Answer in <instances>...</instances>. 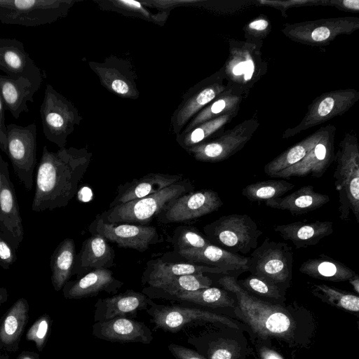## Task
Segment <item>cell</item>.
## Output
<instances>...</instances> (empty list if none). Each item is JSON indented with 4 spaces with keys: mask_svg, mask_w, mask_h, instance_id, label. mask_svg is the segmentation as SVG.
<instances>
[{
    "mask_svg": "<svg viewBox=\"0 0 359 359\" xmlns=\"http://www.w3.org/2000/svg\"><path fill=\"white\" fill-rule=\"evenodd\" d=\"M93 335L99 339L118 343L149 344L154 339L151 329L143 322L129 318H116L95 322Z\"/></svg>",
    "mask_w": 359,
    "mask_h": 359,
    "instance_id": "44dd1931",
    "label": "cell"
},
{
    "mask_svg": "<svg viewBox=\"0 0 359 359\" xmlns=\"http://www.w3.org/2000/svg\"><path fill=\"white\" fill-rule=\"evenodd\" d=\"M27 300L20 298L8 309L0 320V353H15L29 320Z\"/></svg>",
    "mask_w": 359,
    "mask_h": 359,
    "instance_id": "83f0119b",
    "label": "cell"
},
{
    "mask_svg": "<svg viewBox=\"0 0 359 359\" xmlns=\"http://www.w3.org/2000/svg\"><path fill=\"white\" fill-rule=\"evenodd\" d=\"M123 285L109 269H97L74 280H69L62 290L65 298L80 299L95 297L101 292L116 294Z\"/></svg>",
    "mask_w": 359,
    "mask_h": 359,
    "instance_id": "cb8c5ba5",
    "label": "cell"
},
{
    "mask_svg": "<svg viewBox=\"0 0 359 359\" xmlns=\"http://www.w3.org/2000/svg\"><path fill=\"white\" fill-rule=\"evenodd\" d=\"M0 69L12 79H43L41 69L16 39L0 38Z\"/></svg>",
    "mask_w": 359,
    "mask_h": 359,
    "instance_id": "603a6c76",
    "label": "cell"
},
{
    "mask_svg": "<svg viewBox=\"0 0 359 359\" xmlns=\"http://www.w3.org/2000/svg\"><path fill=\"white\" fill-rule=\"evenodd\" d=\"M234 276L224 275L217 283L237 299L235 313L259 337L294 341L297 322L289 310L262 300L242 288Z\"/></svg>",
    "mask_w": 359,
    "mask_h": 359,
    "instance_id": "7a4b0ae2",
    "label": "cell"
},
{
    "mask_svg": "<svg viewBox=\"0 0 359 359\" xmlns=\"http://www.w3.org/2000/svg\"><path fill=\"white\" fill-rule=\"evenodd\" d=\"M0 359H9L8 353H0Z\"/></svg>",
    "mask_w": 359,
    "mask_h": 359,
    "instance_id": "680465c9",
    "label": "cell"
},
{
    "mask_svg": "<svg viewBox=\"0 0 359 359\" xmlns=\"http://www.w3.org/2000/svg\"><path fill=\"white\" fill-rule=\"evenodd\" d=\"M262 45L245 40H229V56L222 67L227 86L248 95L267 71V63L261 51Z\"/></svg>",
    "mask_w": 359,
    "mask_h": 359,
    "instance_id": "5b68a950",
    "label": "cell"
},
{
    "mask_svg": "<svg viewBox=\"0 0 359 359\" xmlns=\"http://www.w3.org/2000/svg\"><path fill=\"white\" fill-rule=\"evenodd\" d=\"M170 242L175 252L190 248H201L210 244L196 228L190 225L177 226L170 238Z\"/></svg>",
    "mask_w": 359,
    "mask_h": 359,
    "instance_id": "b9f144b4",
    "label": "cell"
},
{
    "mask_svg": "<svg viewBox=\"0 0 359 359\" xmlns=\"http://www.w3.org/2000/svg\"><path fill=\"white\" fill-rule=\"evenodd\" d=\"M273 230L284 240L291 241L296 249H299L317 245L331 235L334 229L332 221L317 220L276 225Z\"/></svg>",
    "mask_w": 359,
    "mask_h": 359,
    "instance_id": "f546056e",
    "label": "cell"
},
{
    "mask_svg": "<svg viewBox=\"0 0 359 359\" xmlns=\"http://www.w3.org/2000/svg\"><path fill=\"white\" fill-rule=\"evenodd\" d=\"M194 191L189 180L183 179L157 193L109 208L98 216L106 222L146 226L177 198Z\"/></svg>",
    "mask_w": 359,
    "mask_h": 359,
    "instance_id": "3957f363",
    "label": "cell"
},
{
    "mask_svg": "<svg viewBox=\"0 0 359 359\" xmlns=\"http://www.w3.org/2000/svg\"><path fill=\"white\" fill-rule=\"evenodd\" d=\"M334 6L339 10L359 12V1L358 0H328L327 6Z\"/></svg>",
    "mask_w": 359,
    "mask_h": 359,
    "instance_id": "f907efd6",
    "label": "cell"
},
{
    "mask_svg": "<svg viewBox=\"0 0 359 359\" xmlns=\"http://www.w3.org/2000/svg\"><path fill=\"white\" fill-rule=\"evenodd\" d=\"M152 299L143 292L129 289L123 292L99 299L95 304L94 321L116 318H135L140 311L147 310Z\"/></svg>",
    "mask_w": 359,
    "mask_h": 359,
    "instance_id": "7402d4cb",
    "label": "cell"
},
{
    "mask_svg": "<svg viewBox=\"0 0 359 359\" xmlns=\"http://www.w3.org/2000/svg\"><path fill=\"white\" fill-rule=\"evenodd\" d=\"M88 65L109 91L124 98L139 97L137 77L128 61L111 56L102 62L91 61Z\"/></svg>",
    "mask_w": 359,
    "mask_h": 359,
    "instance_id": "ac0fdd59",
    "label": "cell"
},
{
    "mask_svg": "<svg viewBox=\"0 0 359 359\" xmlns=\"http://www.w3.org/2000/svg\"><path fill=\"white\" fill-rule=\"evenodd\" d=\"M72 0H0V22L6 25L36 27L66 16Z\"/></svg>",
    "mask_w": 359,
    "mask_h": 359,
    "instance_id": "ba28073f",
    "label": "cell"
},
{
    "mask_svg": "<svg viewBox=\"0 0 359 359\" xmlns=\"http://www.w3.org/2000/svg\"><path fill=\"white\" fill-rule=\"evenodd\" d=\"M293 251L292 247L269 238L248 257L247 271L285 290L292 278Z\"/></svg>",
    "mask_w": 359,
    "mask_h": 359,
    "instance_id": "52a82bcc",
    "label": "cell"
},
{
    "mask_svg": "<svg viewBox=\"0 0 359 359\" xmlns=\"http://www.w3.org/2000/svg\"><path fill=\"white\" fill-rule=\"evenodd\" d=\"M333 177L339 193L340 219L348 221L351 212L359 222V145L356 136L346 133L334 156Z\"/></svg>",
    "mask_w": 359,
    "mask_h": 359,
    "instance_id": "277c9868",
    "label": "cell"
},
{
    "mask_svg": "<svg viewBox=\"0 0 359 359\" xmlns=\"http://www.w3.org/2000/svg\"><path fill=\"white\" fill-rule=\"evenodd\" d=\"M349 283L352 285L353 290L357 294L359 293V276L356 273L354 276L348 280Z\"/></svg>",
    "mask_w": 359,
    "mask_h": 359,
    "instance_id": "11a10c76",
    "label": "cell"
},
{
    "mask_svg": "<svg viewBox=\"0 0 359 359\" xmlns=\"http://www.w3.org/2000/svg\"><path fill=\"white\" fill-rule=\"evenodd\" d=\"M53 320L49 315L43 313L32 325L26 333L27 341L34 342L39 351H42L51 332Z\"/></svg>",
    "mask_w": 359,
    "mask_h": 359,
    "instance_id": "ee69618b",
    "label": "cell"
},
{
    "mask_svg": "<svg viewBox=\"0 0 359 359\" xmlns=\"http://www.w3.org/2000/svg\"><path fill=\"white\" fill-rule=\"evenodd\" d=\"M182 180V174L170 175L159 172H151L140 178L133 179L118 186L117 195L110 203L109 208L157 193Z\"/></svg>",
    "mask_w": 359,
    "mask_h": 359,
    "instance_id": "484cf974",
    "label": "cell"
},
{
    "mask_svg": "<svg viewBox=\"0 0 359 359\" xmlns=\"http://www.w3.org/2000/svg\"><path fill=\"white\" fill-rule=\"evenodd\" d=\"M259 126L256 118L246 119L217 137L186 151L198 161H223L241 150L252 137Z\"/></svg>",
    "mask_w": 359,
    "mask_h": 359,
    "instance_id": "4fadbf2b",
    "label": "cell"
},
{
    "mask_svg": "<svg viewBox=\"0 0 359 359\" xmlns=\"http://www.w3.org/2000/svg\"><path fill=\"white\" fill-rule=\"evenodd\" d=\"M40 355L39 353L33 352V351H24L20 353L18 356L15 359H39Z\"/></svg>",
    "mask_w": 359,
    "mask_h": 359,
    "instance_id": "db71d44e",
    "label": "cell"
},
{
    "mask_svg": "<svg viewBox=\"0 0 359 359\" xmlns=\"http://www.w3.org/2000/svg\"><path fill=\"white\" fill-rule=\"evenodd\" d=\"M245 97L246 95L242 91L228 86L224 91L194 116L181 133L188 132L198 125L220 116L238 114Z\"/></svg>",
    "mask_w": 359,
    "mask_h": 359,
    "instance_id": "836d02e7",
    "label": "cell"
},
{
    "mask_svg": "<svg viewBox=\"0 0 359 359\" xmlns=\"http://www.w3.org/2000/svg\"><path fill=\"white\" fill-rule=\"evenodd\" d=\"M222 205L223 202L218 193L204 189L182 195L157 217L163 224L188 223L217 211Z\"/></svg>",
    "mask_w": 359,
    "mask_h": 359,
    "instance_id": "e0dca14e",
    "label": "cell"
},
{
    "mask_svg": "<svg viewBox=\"0 0 359 359\" xmlns=\"http://www.w3.org/2000/svg\"><path fill=\"white\" fill-rule=\"evenodd\" d=\"M14 172L27 190L34 183V170L36 165V126L15 123L6 125V152Z\"/></svg>",
    "mask_w": 359,
    "mask_h": 359,
    "instance_id": "8fae6325",
    "label": "cell"
},
{
    "mask_svg": "<svg viewBox=\"0 0 359 359\" xmlns=\"http://www.w3.org/2000/svg\"><path fill=\"white\" fill-rule=\"evenodd\" d=\"M238 285L250 294L271 299L280 300L285 290L261 278L250 274L245 278L237 280Z\"/></svg>",
    "mask_w": 359,
    "mask_h": 359,
    "instance_id": "7bdbcfd3",
    "label": "cell"
},
{
    "mask_svg": "<svg viewBox=\"0 0 359 359\" xmlns=\"http://www.w3.org/2000/svg\"><path fill=\"white\" fill-rule=\"evenodd\" d=\"M0 232L18 251L24 238L22 220L8 163L4 166L0 190Z\"/></svg>",
    "mask_w": 359,
    "mask_h": 359,
    "instance_id": "ffe728a7",
    "label": "cell"
},
{
    "mask_svg": "<svg viewBox=\"0 0 359 359\" xmlns=\"http://www.w3.org/2000/svg\"><path fill=\"white\" fill-rule=\"evenodd\" d=\"M41 82L0 75V92L5 109L15 118H18L22 112H28L27 102H34V95L40 88Z\"/></svg>",
    "mask_w": 359,
    "mask_h": 359,
    "instance_id": "f1b7e54d",
    "label": "cell"
},
{
    "mask_svg": "<svg viewBox=\"0 0 359 359\" xmlns=\"http://www.w3.org/2000/svg\"><path fill=\"white\" fill-rule=\"evenodd\" d=\"M331 126L332 125L329 124L320 128L298 143L285 150L265 165L264 172L267 175L273 177L275 174L300 161L325 135Z\"/></svg>",
    "mask_w": 359,
    "mask_h": 359,
    "instance_id": "e575fe53",
    "label": "cell"
},
{
    "mask_svg": "<svg viewBox=\"0 0 359 359\" xmlns=\"http://www.w3.org/2000/svg\"><path fill=\"white\" fill-rule=\"evenodd\" d=\"M155 330L177 333L198 323H221L233 328L238 325L225 316L194 307L158 304L151 302L146 310Z\"/></svg>",
    "mask_w": 359,
    "mask_h": 359,
    "instance_id": "5bb4252c",
    "label": "cell"
},
{
    "mask_svg": "<svg viewBox=\"0 0 359 359\" xmlns=\"http://www.w3.org/2000/svg\"><path fill=\"white\" fill-rule=\"evenodd\" d=\"M245 41L263 43L271 30V24L267 16L260 15L248 22L243 28Z\"/></svg>",
    "mask_w": 359,
    "mask_h": 359,
    "instance_id": "f6af8a7d",
    "label": "cell"
},
{
    "mask_svg": "<svg viewBox=\"0 0 359 359\" xmlns=\"http://www.w3.org/2000/svg\"><path fill=\"white\" fill-rule=\"evenodd\" d=\"M205 238L231 253L247 255L258 245L263 231L246 214L223 215L203 227Z\"/></svg>",
    "mask_w": 359,
    "mask_h": 359,
    "instance_id": "8992f818",
    "label": "cell"
},
{
    "mask_svg": "<svg viewBox=\"0 0 359 359\" xmlns=\"http://www.w3.org/2000/svg\"><path fill=\"white\" fill-rule=\"evenodd\" d=\"M359 29V18L345 16L287 24L282 33L290 40L311 46L329 45L338 36Z\"/></svg>",
    "mask_w": 359,
    "mask_h": 359,
    "instance_id": "30bf717a",
    "label": "cell"
},
{
    "mask_svg": "<svg viewBox=\"0 0 359 359\" xmlns=\"http://www.w3.org/2000/svg\"><path fill=\"white\" fill-rule=\"evenodd\" d=\"M359 100V91L353 88L332 90L316 97L308 106L302 121L294 127L286 129L283 139L324 123L347 112Z\"/></svg>",
    "mask_w": 359,
    "mask_h": 359,
    "instance_id": "7c38bea8",
    "label": "cell"
},
{
    "mask_svg": "<svg viewBox=\"0 0 359 359\" xmlns=\"http://www.w3.org/2000/svg\"><path fill=\"white\" fill-rule=\"evenodd\" d=\"M111 6H114L121 12L127 11L135 13L137 17L145 18L152 21L160 22L161 19L155 17L149 11L147 10L141 3L135 1H107Z\"/></svg>",
    "mask_w": 359,
    "mask_h": 359,
    "instance_id": "bcb514c9",
    "label": "cell"
},
{
    "mask_svg": "<svg viewBox=\"0 0 359 359\" xmlns=\"http://www.w3.org/2000/svg\"><path fill=\"white\" fill-rule=\"evenodd\" d=\"M115 252L108 241L99 234H91L76 254L72 276L77 278L97 269H109L115 265Z\"/></svg>",
    "mask_w": 359,
    "mask_h": 359,
    "instance_id": "d4e9b609",
    "label": "cell"
},
{
    "mask_svg": "<svg viewBox=\"0 0 359 359\" xmlns=\"http://www.w3.org/2000/svg\"><path fill=\"white\" fill-rule=\"evenodd\" d=\"M39 112L46 139L60 148L65 147L68 136L82 120L78 109L50 84H47Z\"/></svg>",
    "mask_w": 359,
    "mask_h": 359,
    "instance_id": "9c48e42d",
    "label": "cell"
},
{
    "mask_svg": "<svg viewBox=\"0 0 359 359\" xmlns=\"http://www.w3.org/2000/svg\"><path fill=\"white\" fill-rule=\"evenodd\" d=\"M5 107L0 92V149L6 152V125L5 123Z\"/></svg>",
    "mask_w": 359,
    "mask_h": 359,
    "instance_id": "816d5d0a",
    "label": "cell"
},
{
    "mask_svg": "<svg viewBox=\"0 0 359 359\" xmlns=\"http://www.w3.org/2000/svg\"><path fill=\"white\" fill-rule=\"evenodd\" d=\"M207 359H236L237 351L234 346L227 342H211L206 346Z\"/></svg>",
    "mask_w": 359,
    "mask_h": 359,
    "instance_id": "7dc6e473",
    "label": "cell"
},
{
    "mask_svg": "<svg viewBox=\"0 0 359 359\" xmlns=\"http://www.w3.org/2000/svg\"><path fill=\"white\" fill-rule=\"evenodd\" d=\"M76 256V245L72 238L62 240L50 257V280L53 288L58 292L72 276V269Z\"/></svg>",
    "mask_w": 359,
    "mask_h": 359,
    "instance_id": "8d00e7d4",
    "label": "cell"
},
{
    "mask_svg": "<svg viewBox=\"0 0 359 359\" xmlns=\"http://www.w3.org/2000/svg\"><path fill=\"white\" fill-rule=\"evenodd\" d=\"M166 299L189 302L211 308L235 307L234 299L229 295V292L214 287L178 292L168 297Z\"/></svg>",
    "mask_w": 359,
    "mask_h": 359,
    "instance_id": "f35d334b",
    "label": "cell"
},
{
    "mask_svg": "<svg viewBox=\"0 0 359 359\" xmlns=\"http://www.w3.org/2000/svg\"><path fill=\"white\" fill-rule=\"evenodd\" d=\"M88 231L91 234L102 236L108 242L114 243L119 248L141 252L163 241L155 226L106 222L98 215L90 223Z\"/></svg>",
    "mask_w": 359,
    "mask_h": 359,
    "instance_id": "2e32d148",
    "label": "cell"
},
{
    "mask_svg": "<svg viewBox=\"0 0 359 359\" xmlns=\"http://www.w3.org/2000/svg\"><path fill=\"white\" fill-rule=\"evenodd\" d=\"M17 251L0 232V266L8 269L17 259Z\"/></svg>",
    "mask_w": 359,
    "mask_h": 359,
    "instance_id": "c3c4849f",
    "label": "cell"
},
{
    "mask_svg": "<svg viewBox=\"0 0 359 359\" xmlns=\"http://www.w3.org/2000/svg\"><path fill=\"white\" fill-rule=\"evenodd\" d=\"M177 253L189 263H201L217 267L229 275L247 271L248 257L231 253L211 243L201 248H190L177 251Z\"/></svg>",
    "mask_w": 359,
    "mask_h": 359,
    "instance_id": "4316f807",
    "label": "cell"
},
{
    "mask_svg": "<svg viewBox=\"0 0 359 359\" xmlns=\"http://www.w3.org/2000/svg\"><path fill=\"white\" fill-rule=\"evenodd\" d=\"M92 156L86 148L50 151L44 146L36 169L32 210L41 212L67 206L77 194Z\"/></svg>",
    "mask_w": 359,
    "mask_h": 359,
    "instance_id": "6da1fadb",
    "label": "cell"
},
{
    "mask_svg": "<svg viewBox=\"0 0 359 359\" xmlns=\"http://www.w3.org/2000/svg\"><path fill=\"white\" fill-rule=\"evenodd\" d=\"M224 81L221 68L193 86L183 95L170 118L172 130L176 135L184 130L194 116L227 88L228 86Z\"/></svg>",
    "mask_w": 359,
    "mask_h": 359,
    "instance_id": "9a60e30c",
    "label": "cell"
},
{
    "mask_svg": "<svg viewBox=\"0 0 359 359\" xmlns=\"http://www.w3.org/2000/svg\"><path fill=\"white\" fill-rule=\"evenodd\" d=\"M259 352L261 359H284L278 353L265 346L261 347Z\"/></svg>",
    "mask_w": 359,
    "mask_h": 359,
    "instance_id": "f5cc1de1",
    "label": "cell"
},
{
    "mask_svg": "<svg viewBox=\"0 0 359 359\" xmlns=\"http://www.w3.org/2000/svg\"><path fill=\"white\" fill-rule=\"evenodd\" d=\"M312 294L321 301L347 311L358 312L359 297L351 292L320 283L311 284Z\"/></svg>",
    "mask_w": 359,
    "mask_h": 359,
    "instance_id": "60d3db41",
    "label": "cell"
},
{
    "mask_svg": "<svg viewBox=\"0 0 359 359\" xmlns=\"http://www.w3.org/2000/svg\"><path fill=\"white\" fill-rule=\"evenodd\" d=\"M327 194L315 191L311 185L300 187L295 191L265 201L266 206L288 211L292 215H300L316 210L330 201Z\"/></svg>",
    "mask_w": 359,
    "mask_h": 359,
    "instance_id": "4dcf8cb0",
    "label": "cell"
},
{
    "mask_svg": "<svg viewBox=\"0 0 359 359\" xmlns=\"http://www.w3.org/2000/svg\"><path fill=\"white\" fill-rule=\"evenodd\" d=\"M229 275L226 271L208 265L193 263L167 262L160 258L149 260L142 276V285L148 282L194 273Z\"/></svg>",
    "mask_w": 359,
    "mask_h": 359,
    "instance_id": "d6a6232c",
    "label": "cell"
},
{
    "mask_svg": "<svg viewBox=\"0 0 359 359\" xmlns=\"http://www.w3.org/2000/svg\"><path fill=\"white\" fill-rule=\"evenodd\" d=\"M335 126L330 129L304 158L294 165L275 174L272 177L289 180L293 177H321L334 161Z\"/></svg>",
    "mask_w": 359,
    "mask_h": 359,
    "instance_id": "d6986e66",
    "label": "cell"
},
{
    "mask_svg": "<svg viewBox=\"0 0 359 359\" xmlns=\"http://www.w3.org/2000/svg\"><path fill=\"white\" fill-rule=\"evenodd\" d=\"M168 350L175 359H207L193 349L174 343L168 345Z\"/></svg>",
    "mask_w": 359,
    "mask_h": 359,
    "instance_id": "681fc988",
    "label": "cell"
},
{
    "mask_svg": "<svg viewBox=\"0 0 359 359\" xmlns=\"http://www.w3.org/2000/svg\"><path fill=\"white\" fill-rule=\"evenodd\" d=\"M8 291L6 287H0V306L8 299Z\"/></svg>",
    "mask_w": 359,
    "mask_h": 359,
    "instance_id": "9f6ffc18",
    "label": "cell"
},
{
    "mask_svg": "<svg viewBox=\"0 0 359 359\" xmlns=\"http://www.w3.org/2000/svg\"><path fill=\"white\" fill-rule=\"evenodd\" d=\"M212 280L204 273L188 274L150 281L142 292L150 299H164L184 291H194L211 286Z\"/></svg>",
    "mask_w": 359,
    "mask_h": 359,
    "instance_id": "1f68e13d",
    "label": "cell"
},
{
    "mask_svg": "<svg viewBox=\"0 0 359 359\" xmlns=\"http://www.w3.org/2000/svg\"><path fill=\"white\" fill-rule=\"evenodd\" d=\"M236 115V113L227 114L205 121L188 132L176 135V141L182 148L187 150L220 135L224 131L225 126Z\"/></svg>",
    "mask_w": 359,
    "mask_h": 359,
    "instance_id": "74e56055",
    "label": "cell"
},
{
    "mask_svg": "<svg viewBox=\"0 0 359 359\" xmlns=\"http://www.w3.org/2000/svg\"><path fill=\"white\" fill-rule=\"evenodd\" d=\"M299 270L313 278L331 282L346 281L356 274L346 264L323 254L302 262Z\"/></svg>",
    "mask_w": 359,
    "mask_h": 359,
    "instance_id": "d590c367",
    "label": "cell"
},
{
    "mask_svg": "<svg viewBox=\"0 0 359 359\" xmlns=\"http://www.w3.org/2000/svg\"><path fill=\"white\" fill-rule=\"evenodd\" d=\"M8 163L6 161H5L1 154H0V190H1V176H2V172H3V170H4V166L7 164Z\"/></svg>",
    "mask_w": 359,
    "mask_h": 359,
    "instance_id": "6f0895ef",
    "label": "cell"
},
{
    "mask_svg": "<svg viewBox=\"0 0 359 359\" xmlns=\"http://www.w3.org/2000/svg\"><path fill=\"white\" fill-rule=\"evenodd\" d=\"M294 186L286 180L259 181L247 185L241 194L250 201H266L282 197Z\"/></svg>",
    "mask_w": 359,
    "mask_h": 359,
    "instance_id": "ab89813d",
    "label": "cell"
}]
</instances>
